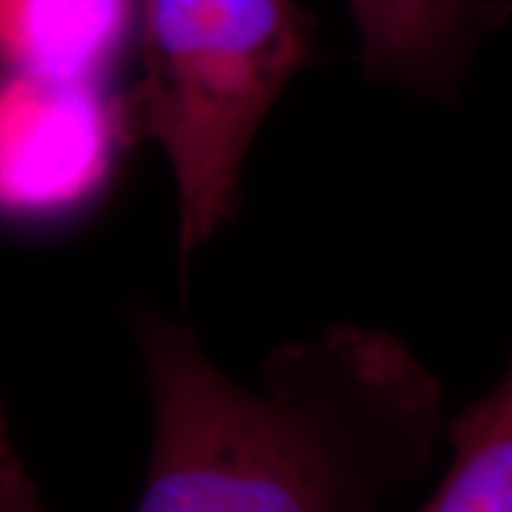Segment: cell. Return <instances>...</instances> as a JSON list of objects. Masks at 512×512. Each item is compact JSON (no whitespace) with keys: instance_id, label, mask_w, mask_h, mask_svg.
Instances as JSON below:
<instances>
[{"instance_id":"ba28073f","label":"cell","mask_w":512,"mask_h":512,"mask_svg":"<svg viewBox=\"0 0 512 512\" xmlns=\"http://www.w3.org/2000/svg\"><path fill=\"white\" fill-rule=\"evenodd\" d=\"M22 470H24V465L17 456L15 444H12L8 420H5L3 406H0V477L17 475V472H22Z\"/></svg>"},{"instance_id":"8992f818","label":"cell","mask_w":512,"mask_h":512,"mask_svg":"<svg viewBox=\"0 0 512 512\" xmlns=\"http://www.w3.org/2000/svg\"><path fill=\"white\" fill-rule=\"evenodd\" d=\"M448 465L422 512H512V351L503 375L451 422Z\"/></svg>"},{"instance_id":"7a4b0ae2","label":"cell","mask_w":512,"mask_h":512,"mask_svg":"<svg viewBox=\"0 0 512 512\" xmlns=\"http://www.w3.org/2000/svg\"><path fill=\"white\" fill-rule=\"evenodd\" d=\"M297 0H143L133 143L164 150L178 192V261L233 221L245 157L275 100L318 53Z\"/></svg>"},{"instance_id":"6da1fadb","label":"cell","mask_w":512,"mask_h":512,"mask_svg":"<svg viewBox=\"0 0 512 512\" xmlns=\"http://www.w3.org/2000/svg\"><path fill=\"white\" fill-rule=\"evenodd\" d=\"M131 323L152 408L136 512H382L446 432L439 380L394 332L330 325L242 384L188 325Z\"/></svg>"},{"instance_id":"52a82bcc","label":"cell","mask_w":512,"mask_h":512,"mask_svg":"<svg viewBox=\"0 0 512 512\" xmlns=\"http://www.w3.org/2000/svg\"><path fill=\"white\" fill-rule=\"evenodd\" d=\"M0 512H46L27 470L0 477Z\"/></svg>"},{"instance_id":"3957f363","label":"cell","mask_w":512,"mask_h":512,"mask_svg":"<svg viewBox=\"0 0 512 512\" xmlns=\"http://www.w3.org/2000/svg\"><path fill=\"white\" fill-rule=\"evenodd\" d=\"M133 143L105 81L0 72V221L50 226L91 207Z\"/></svg>"},{"instance_id":"5b68a950","label":"cell","mask_w":512,"mask_h":512,"mask_svg":"<svg viewBox=\"0 0 512 512\" xmlns=\"http://www.w3.org/2000/svg\"><path fill=\"white\" fill-rule=\"evenodd\" d=\"M136 15L138 0H0V72L105 81Z\"/></svg>"},{"instance_id":"277c9868","label":"cell","mask_w":512,"mask_h":512,"mask_svg":"<svg viewBox=\"0 0 512 512\" xmlns=\"http://www.w3.org/2000/svg\"><path fill=\"white\" fill-rule=\"evenodd\" d=\"M370 81L453 102L482 38L512 17V0H347Z\"/></svg>"}]
</instances>
